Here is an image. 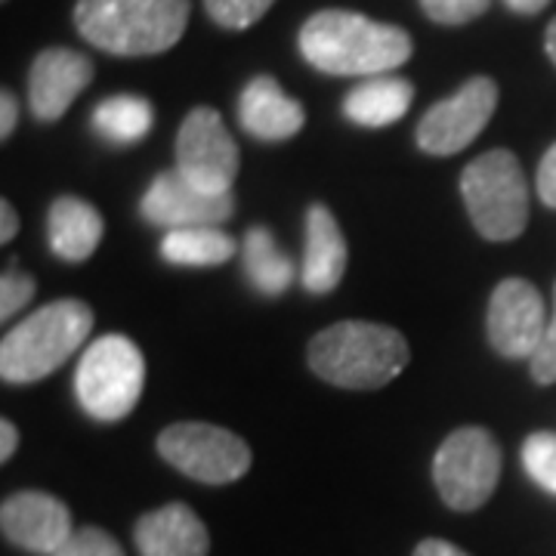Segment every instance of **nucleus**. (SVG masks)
<instances>
[{
	"label": "nucleus",
	"mask_w": 556,
	"mask_h": 556,
	"mask_svg": "<svg viewBox=\"0 0 556 556\" xmlns=\"http://www.w3.org/2000/svg\"><path fill=\"white\" fill-rule=\"evenodd\" d=\"M300 53L313 68L340 78H378L412 60V35L350 10H321L300 28Z\"/></svg>",
	"instance_id": "1"
},
{
	"label": "nucleus",
	"mask_w": 556,
	"mask_h": 556,
	"mask_svg": "<svg viewBox=\"0 0 556 556\" xmlns=\"http://www.w3.org/2000/svg\"><path fill=\"white\" fill-rule=\"evenodd\" d=\"M408 340L378 321H338L309 340L313 375L340 390H380L408 368Z\"/></svg>",
	"instance_id": "2"
},
{
	"label": "nucleus",
	"mask_w": 556,
	"mask_h": 556,
	"mask_svg": "<svg viewBox=\"0 0 556 556\" xmlns=\"http://www.w3.org/2000/svg\"><path fill=\"white\" fill-rule=\"evenodd\" d=\"M189 0H78L80 38L115 56L167 53L189 25Z\"/></svg>",
	"instance_id": "3"
},
{
	"label": "nucleus",
	"mask_w": 556,
	"mask_h": 556,
	"mask_svg": "<svg viewBox=\"0 0 556 556\" xmlns=\"http://www.w3.org/2000/svg\"><path fill=\"white\" fill-rule=\"evenodd\" d=\"M93 309L84 300H56L22 318L0 343V378L7 383H35L60 368L87 343Z\"/></svg>",
	"instance_id": "4"
},
{
	"label": "nucleus",
	"mask_w": 556,
	"mask_h": 556,
	"mask_svg": "<svg viewBox=\"0 0 556 556\" xmlns=\"http://www.w3.org/2000/svg\"><path fill=\"white\" fill-rule=\"evenodd\" d=\"M460 195L477 232L489 241H514L529 223V182L514 152L492 149L460 174Z\"/></svg>",
	"instance_id": "5"
},
{
	"label": "nucleus",
	"mask_w": 556,
	"mask_h": 556,
	"mask_svg": "<svg viewBox=\"0 0 556 556\" xmlns=\"http://www.w3.org/2000/svg\"><path fill=\"white\" fill-rule=\"evenodd\" d=\"M146 383V358L124 334H105L87 346L75 375L80 408L93 420L118 424L137 408Z\"/></svg>",
	"instance_id": "6"
},
{
	"label": "nucleus",
	"mask_w": 556,
	"mask_h": 556,
	"mask_svg": "<svg viewBox=\"0 0 556 556\" xmlns=\"http://www.w3.org/2000/svg\"><path fill=\"white\" fill-rule=\"evenodd\" d=\"M501 479V445L482 427H460L439 445L433 457V482L439 497L457 510L470 514L489 504Z\"/></svg>",
	"instance_id": "7"
},
{
	"label": "nucleus",
	"mask_w": 556,
	"mask_h": 556,
	"mask_svg": "<svg viewBox=\"0 0 556 556\" xmlns=\"http://www.w3.org/2000/svg\"><path fill=\"white\" fill-rule=\"evenodd\" d=\"M159 455L182 477L204 485H226L251 470V448L232 430L201 420L170 424L159 437Z\"/></svg>",
	"instance_id": "8"
},
{
	"label": "nucleus",
	"mask_w": 556,
	"mask_h": 556,
	"mask_svg": "<svg viewBox=\"0 0 556 556\" xmlns=\"http://www.w3.org/2000/svg\"><path fill=\"white\" fill-rule=\"evenodd\" d=\"M177 170L201 192L226 195L239 177V146L217 109H192L177 134Z\"/></svg>",
	"instance_id": "9"
},
{
	"label": "nucleus",
	"mask_w": 556,
	"mask_h": 556,
	"mask_svg": "<svg viewBox=\"0 0 556 556\" xmlns=\"http://www.w3.org/2000/svg\"><path fill=\"white\" fill-rule=\"evenodd\" d=\"M497 109V84L492 78H470L452 97L427 109L417 124V146L427 155H457L489 127Z\"/></svg>",
	"instance_id": "10"
},
{
	"label": "nucleus",
	"mask_w": 556,
	"mask_h": 556,
	"mask_svg": "<svg viewBox=\"0 0 556 556\" xmlns=\"http://www.w3.org/2000/svg\"><path fill=\"white\" fill-rule=\"evenodd\" d=\"M485 331L495 353L507 358H532L547 331L544 300L526 278H504L492 291Z\"/></svg>",
	"instance_id": "11"
},
{
	"label": "nucleus",
	"mask_w": 556,
	"mask_h": 556,
	"mask_svg": "<svg viewBox=\"0 0 556 556\" xmlns=\"http://www.w3.org/2000/svg\"><path fill=\"white\" fill-rule=\"evenodd\" d=\"M139 214L152 226L164 229H192V226H223L236 214L232 192L214 195L201 192L179 170H167L152 179L146 195L139 201Z\"/></svg>",
	"instance_id": "12"
},
{
	"label": "nucleus",
	"mask_w": 556,
	"mask_h": 556,
	"mask_svg": "<svg viewBox=\"0 0 556 556\" xmlns=\"http://www.w3.org/2000/svg\"><path fill=\"white\" fill-rule=\"evenodd\" d=\"M0 529L10 544L28 554L53 556L72 538V514L47 492H16L0 507Z\"/></svg>",
	"instance_id": "13"
},
{
	"label": "nucleus",
	"mask_w": 556,
	"mask_h": 556,
	"mask_svg": "<svg viewBox=\"0 0 556 556\" xmlns=\"http://www.w3.org/2000/svg\"><path fill=\"white\" fill-rule=\"evenodd\" d=\"M93 80V62L78 50L50 47L38 53L28 75V105L38 121H60L80 90Z\"/></svg>",
	"instance_id": "14"
},
{
	"label": "nucleus",
	"mask_w": 556,
	"mask_h": 556,
	"mask_svg": "<svg viewBox=\"0 0 556 556\" xmlns=\"http://www.w3.org/2000/svg\"><path fill=\"white\" fill-rule=\"evenodd\" d=\"M139 556H207L211 535L189 504H164L149 510L134 526Z\"/></svg>",
	"instance_id": "15"
},
{
	"label": "nucleus",
	"mask_w": 556,
	"mask_h": 556,
	"mask_svg": "<svg viewBox=\"0 0 556 556\" xmlns=\"http://www.w3.org/2000/svg\"><path fill=\"white\" fill-rule=\"evenodd\" d=\"M239 121L241 127L254 139L263 142H281V139L298 137L303 130L306 112L294 97H288L276 78L260 75L239 97Z\"/></svg>",
	"instance_id": "16"
},
{
	"label": "nucleus",
	"mask_w": 556,
	"mask_h": 556,
	"mask_svg": "<svg viewBox=\"0 0 556 556\" xmlns=\"http://www.w3.org/2000/svg\"><path fill=\"white\" fill-rule=\"evenodd\" d=\"M346 239L340 232L338 217L325 207L313 204L306 211V251H303V288L309 294H331L346 273Z\"/></svg>",
	"instance_id": "17"
},
{
	"label": "nucleus",
	"mask_w": 556,
	"mask_h": 556,
	"mask_svg": "<svg viewBox=\"0 0 556 556\" xmlns=\"http://www.w3.org/2000/svg\"><path fill=\"white\" fill-rule=\"evenodd\" d=\"M102 232H105V219L84 199L62 195L50 204L47 239H50V251L65 263H84L87 257H93V251L100 248Z\"/></svg>",
	"instance_id": "18"
},
{
	"label": "nucleus",
	"mask_w": 556,
	"mask_h": 556,
	"mask_svg": "<svg viewBox=\"0 0 556 556\" xmlns=\"http://www.w3.org/2000/svg\"><path fill=\"white\" fill-rule=\"evenodd\" d=\"M415 100V87L408 80L378 75L362 80L343 100V115L358 127H390L408 115Z\"/></svg>",
	"instance_id": "19"
},
{
	"label": "nucleus",
	"mask_w": 556,
	"mask_h": 556,
	"mask_svg": "<svg viewBox=\"0 0 556 556\" xmlns=\"http://www.w3.org/2000/svg\"><path fill=\"white\" fill-rule=\"evenodd\" d=\"M241 263H244V276L251 281V288L266 298L285 294L294 281V263L288 254L278 251L273 232L263 226L248 229V236L241 239Z\"/></svg>",
	"instance_id": "20"
},
{
	"label": "nucleus",
	"mask_w": 556,
	"mask_h": 556,
	"mask_svg": "<svg viewBox=\"0 0 556 556\" xmlns=\"http://www.w3.org/2000/svg\"><path fill=\"white\" fill-rule=\"evenodd\" d=\"M161 257L174 266H219L236 257V239L219 226L170 229L161 241Z\"/></svg>",
	"instance_id": "21"
},
{
	"label": "nucleus",
	"mask_w": 556,
	"mask_h": 556,
	"mask_svg": "<svg viewBox=\"0 0 556 556\" xmlns=\"http://www.w3.org/2000/svg\"><path fill=\"white\" fill-rule=\"evenodd\" d=\"M152 124H155L152 102L134 93L109 97L93 109V130L112 146H134L152 130Z\"/></svg>",
	"instance_id": "22"
},
{
	"label": "nucleus",
	"mask_w": 556,
	"mask_h": 556,
	"mask_svg": "<svg viewBox=\"0 0 556 556\" xmlns=\"http://www.w3.org/2000/svg\"><path fill=\"white\" fill-rule=\"evenodd\" d=\"M526 473L535 479L544 492L556 495V433H532L522 445Z\"/></svg>",
	"instance_id": "23"
},
{
	"label": "nucleus",
	"mask_w": 556,
	"mask_h": 556,
	"mask_svg": "<svg viewBox=\"0 0 556 556\" xmlns=\"http://www.w3.org/2000/svg\"><path fill=\"white\" fill-rule=\"evenodd\" d=\"M276 0H204L207 16L217 22L219 28L241 31L260 22Z\"/></svg>",
	"instance_id": "24"
},
{
	"label": "nucleus",
	"mask_w": 556,
	"mask_h": 556,
	"mask_svg": "<svg viewBox=\"0 0 556 556\" xmlns=\"http://www.w3.org/2000/svg\"><path fill=\"white\" fill-rule=\"evenodd\" d=\"M53 556H124V551L105 529L84 526L78 532H72V538Z\"/></svg>",
	"instance_id": "25"
},
{
	"label": "nucleus",
	"mask_w": 556,
	"mask_h": 556,
	"mask_svg": "<svg viewBox=\"0 0 556 556\" xmlns=\"http://www.w3.org/2000/svg\"><path fill=\"white\" fill-rule=\"evenodd\" d=\"M492 0H420V10L439 25H467L489 10Z\"/></svg>",
	"instance_id": "26"
},
{
	"label": "nucleus",
	"mask_w": 556,
	"mask_h": 556,
	"mask_svg": "<svg viewBox=\"0 0 556 556\" xmlns=\"http://www.w3.org/2000/svg\"><path fill=\"white\" fill-rule=\"evenodd\" d=\"M35 291H38L35 278L16 273V269H7L0 278V318L16 316L22 306L35 298Z\"/></svg>",
	"instance_id": "27"
},
{
	"label": "nucleus",
	"mask_w": 556,
	"mask_h": 556,
	"mask_svg": "<svg viewBox=\"0 0 556 556\" xmlns=\"http://www.w3.org/2000/svg\"><path fill=\"white\" fill-rule=\"evenodd\" d=\"M532 378L538 383H556V298H554V316L547 318V331L544 340L532 356Z\"/></svg>",
	"instance_id": "28"
},
{
	"label": "nucleus",
	"mask_w": 556,
	"mask_h": 556,
	"mask_svg": "<svg viewBox=\"0 0 556 556\" xmlns=\"http://www.w3.org/2000/svg\"><path fill=\"white\" fill-rule=\"evenodd\" d=\"M538 195L547 207H556V142L538 164Z\"/></svg>",
	"instance_id": "29"
},
{
	"label": "nucleus",
	"mask_w": 556,
	"mask_h": 556,
	"mask_svg": "<svg viewBox=\"0 0 556 556\" xmlns=\"http://www.w3.org/2000/svg\"><path fill=\"white\" fill-rule=\"evenodd\" d=\"M16 118H20V105H16V97L10 90L0 93V137L10 139L13 130H16Z\"/></svg>",
	"instance_id": "30"
},
{
	"label": "nucleus",
	"mask_w": 556,
	"mask_h": 556,
	"mask_svg": "<svg viewBox=\"0 0 556 556\" xmlns=\"http://www.w3.org/2000/svg\"><path fill=\"white\" fill-rule=\"evenodd\" d=\"M415 556H470L467 551H460L452 541H442V538H427L415 547Z\"/></svg>",
	"instance_id": "31"
},
{
	"label": "nucleus",
	"mask_w": 556,
	"mask_h": 556,
	"mask_svg": "<svg viewBox=\"0 0 556 556\" xmlns=\"http://www.w3.org/2000/svg\"><path fill=\"white\" fill-rule=\"evenodd\" d=\"M16 448H20V430L13 427L10 417H3L0 420V460H10L16 455Z\"/></svg>",
	"instance_id": "32"
},
{
	"label": "nucleus",
	"mask_w": 556,
	"mask_h": 556,
	"mask_svg": "<svg viewBox=\"0 0 556 556\" xmlns=\"http://www.w3.org/2000/svg\"><path fill=\"white\" fill-rule=\"evenodd\" d=\"M16 232H20V214L13 211L10 201H0V239L13 241Z\"/></svg>",
	"instance_id": "33"
},
{
	"label": "nucleus",
	"mask_w": 556,
	"mask_h": 556,
	"mask_svg": "<svg viewBox=\"0 0 556 556\" xmlns=\"http://www.w3.org/2000/svg\"><path fill=\"white\" fill-rule=\"evenodd\" d=\"M514 13H519V16H535V13H541L551 0H504Z\"/></svg>",
	"instance_id": "34"
},
{
	"label": "nucleus",
	"mask_w": 556,
	"mask_h": 556,
	"mask_svg": "<svg viewBox=\"0 0 556 556\" xmlns=\"http://www.w3.org/2000/svg\"><path fill=\"white\" fill-rule=\"evenodd\" d=\"M544 47H547V56L554 60L556 65V20L547 25V35H544Z\"/></svg>",
	"instance_id": "35"
}]
</instances>
